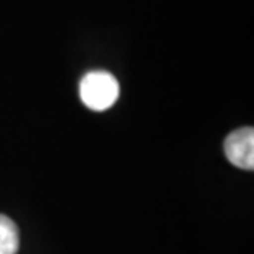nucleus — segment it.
Returning a JSON list of instances; mask_svg holds the SVG:
<instances>
[{"mask_svg": "<svg viewBox=\"0 0 254 254\" xmlns=\"http://www.w3.org/2000/svg\"><path fill=\"white\" fill-rule=\"evenodd\" d=\"M81 101L93 111H106L119 98V83L108 71H91L79 83Z\"/></svg>", "mask_w": 254, "mask_h": 254, "instance_id": "nucleus-1", "label": "nucleus"}, {"mask_svg": "<svg viewBox=\"0 0 254 254\" xmlns=\"http://www.w3.org/2000/svg\"><path fill=\"white\" fill-rule=\"evenodd\" d=\"M226 159L243 170L254 169V130L253 127H243L231 132L225 140Z\"/></svg>", "mask_w": 254, "mask_h": 254, "instance_id": "nucleus-2", "label": "nucleus"}, {"mask_svg": "<svg viewBox=\"0 0 254 254\" xmlns=\"http://www.w3.org/2000/svg\"><path fill=\"white\" fill-rule=\"evenodd\" d=\"M18 246L20 235L15 221L0 215V254H17Z\"/></svg>", "mask_w": 254, "mask_h": 254, "instance_id": "nucleus-3", "label": "nucleus"}]
</instances>
